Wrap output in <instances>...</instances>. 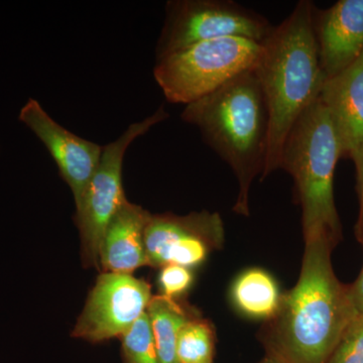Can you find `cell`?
<instances>
[{"instance_id":"ac0fdd59","label":"cell","mask_w":363,"mask_h":363,"mask_svg":"<svg viewBox=\"0 0 363 363\" xmlns=\"http://www.w3.org/2000/svg\"><path fill=\"white\" fill-rule=\"evenodd\" d=\"M327 363H363V314L348 325Z\"/></svg>"},{"instance_id":"9c48e42d","label":"cell","mask_w":363,"mask_h":363,"mask_svg":"<svg viewBox=\"0 0 363 363\" xmlns=\"http://www.w3.org/2000/svg\"><path fill=\"white\" fill-rule=\"evenodd\" d=\"M152 298L150 284L143 279L131 274L102 272L72 336L92 343L121 338L147 312Z\"/></svg>"},{"instance_id":"9a60e30c","label":"cell","mask_w":363,"mask_h":363,"mask_svg":"<svg viewBox=\"0 0 363 363\" xmlns=\"http://www.w3.org/2000/svg\"><path fill=\"white\" fill-rule=\"evenodd\" d=\"M150 328L161 363H179L177 343L179 333L191 317L174 298L152 296L147 309Z\"/></svg>"},{"instance_id":"8992f818","label":"cell","mask_w":363,"mask_h":363,"mask_svg":"<svg viewBox=\"0 0 363 363\" xmlns=\"http://www.w3.org/2000/svg\"><path fill=\"white\" fill-rule=\"evenodd\" d=\"M164 106L142 121L130 124L123 135L105 145L96 171L76 206L81 257L87 267H99V253L107 226L128 201L124 194L123 164L126 150L136 138L168 118Z\"/></svg>"},{"instance_id":"5b68a950","label":"cell","mask_w":363,"mask_h":363,"mask_svg":"<svg viewBox=\"0 0 363 363\" xmlns=\"http://www.w3.org/2000/svg\"><path fill=\"white\" fill-rule=\"evenodd\" d=\"M262 44L228 37L197 43L157 59L154 77L171 104H191L252 70Z\"/></svg>"},{"instance_id":"e0dca14e","label":"cell","mask_w":363,"mask_h":363,"mask_svg":"<svg viewBox=\"0 0 363 363\" xmlns=\"http://www.w3.org/2000/svg\"><path fill=\"white\" fill-rule=\"evenodd\" d=\"M121 339L123 363H161L147 312Z\"/></svg>"},{"instance_id":"44dd1931","label":"cell","mask_w":363,"mask_h":363,"mask_svg":"<svg viewBox=\"0 0 363 363\" xmlns=\"http://www.w3.org/2000/svg\"><path fill=\"white\" fill-rule=\"evenodd\" d=\"M351 302L357 314H363V267L357 281L350 285Z\"/></svg>"},{"instance_id":"7a4b0ae2","label":"cell","mask_w":363,"mask_h":363,"mask_svg":"<svg viewBox=\"0 0 363 363\" xmlns=\"http://www.w3.org/2000/svg\"><path fill=\"white\" fill-rule=\"evenodd\" d=\"M315 6L301 0L290 16L262 40L253 68L269 116V138L262 179L279 169L281 150L294 124L317 101L327 80L313 25Z\"/></svg>"},{"instance_id":"d6986e66","label":"cell","mask_w":363,"mask_h":363,"mask_svg":"<svg viewBox=\"0 0 363 363\" xmlns=\"http://www.w3.org/2000/svg\"><path fill=\"white\" fill-rule=\"evenodd\" d=\"M193 272L188 267L178 264H168L162 267L159 276V285L162 295L174 298L187 292L192 285Z\"/></svg>"},{"instance_id":"7402d4cb","label":"cell","mask_w":363,"mask_h":363,"mask_svg":"<svg viewBox=\"0 0 363 363\" xmlns=\"http://www.w3.org/2000/svg\"><path fill=\"white\" fill-rule=\"evenodd\" d=\"M259 363H288L286 362L283 358L279 357V355L274 354L272 352H267V355L264 359L262 360Z\"/></svg>"},{"instance_id":"8fae6325","label":"cell","mask_w":363,"mask_h":363,"mask_svg":"<svg viewBox=\"0 0 363 363\" xmlns=\"http://www.w3.org/2000/svg\"><path fill=\"white\" fill-rule=\"evenodd\" d=\"M320 63L326 79L345 70L363 54V0H340L313 18Z\"/></svg>"},{"instance_id":"277c9868","label":"cell","mask_w":363,"mask_h":363,"mask_svg":"<svg viewBox=\"0 0 363 363\" xmlns=\"http://www.w3.org/2000/svg\"><path fill=\"white\" fill-rule=\"evenodd\" d=\"M340 157L342 152L333 123L317 99L294 124L279 162V169L288 172L295 182L305 242L326 240L335 247L342 240L333 187Z\"/></svg>"},{"instance_id":"3957f363","label":"cell","mask_w":363,"mask_h":363,"mask_svg":"<svg viewBox=\"0 0 363 363\" xmlns=\"http://www.w3.org/2000/svg\"><path fill=\"white\" fill-rule=\"evenodd\" d=\"M181 117L233 169L240 184L233 210L248 216L250 187L264 173L269 138V111L253 69L186 105Z\"/></svg>"},{"instance_id":"7c38bea8","label":"cell","mask_w":363,"mask_h":363,"mask_svg":"<svg viewBox=\"0 0 363 363\" xmlns=\"http://www.w3.org/2000/svg\"><path fill=\"white\" fill-rule=\"evenodd\" d=\"M319 101L328 112L342 157L363 147V54L345 70L325 81Z\"/></svg>"},{"instance_id":"6da1fadb","label":"cell","mask_w":363,"mask_h":363,"mask_svg":"<svg viewBox=\"0 0 363 363\" xmlns=\"http://www.w3.org/2000/svg\"><path fill=\"white\" fill-rule=\"evenodd\" d=\"M306 243L298 283L281 297L267 350L288 363H327L355 316L350 286L339 281L326 240Z\"/></svg>"},{"instance_id":"ffe728a7","label":"cell","mask_w":363,"mask_h":363,"mask_svg":"<svg viewBox=\"0 0 363 363\" xmlns=\"http://www.w3.org/2000/svg\"><path fill=\"white\" fill-rule=\"evenodd\" d=\"M357 169V193L359 197V215L355 225V236L363 245V147L352 157Z\"/></svg>"},{"instance_id":"30bf717a","label":"cell","mask_w":363,"mask_h":363,"mask_svg":"<svg viewBox=\"0 0 363 363\" xmlns=\"http://www.w3.org/2000/svg\"><path fill=\"white\" fill-rule=\"evenodd\" d=\"M18 117L47 147L70 187L77 206L96 171L104 147L55 121L37 100H28Z\"/></svg>"},{"instance_id":"52a82bcc","label":"cell","mask_w":363,"mask_h":363,"mask_svg":"<svg viewBox=\"0 0 363 363\" xmlns=\"http://www.w3.org/2000/svg\"><path fill=\"white\" fill-rule=\"evenodd\" d=\"M272 28L264 16L233 0H169L157 43V59L221 38H245L262 43Z\"/></svg>"},{"instance_id":"2e32d148","label":"cell","mask_w":363,"mask_h":363,"mask_svg":"<svg viewBox=\"0 0 363 363\" xmlns=\"http://www.w3.org/2000/svg\"><path fill=\"white\" fill-rule=\"evenodd\" d=\"M214 332L211 325L191 318L182 327L177 343L179 363H212L214 357Z\"/></svg>"},{"instance_id":"5bb4252c","label":"cell","mask_w":363,"mask_h":363,"mask_svg":"<svg viewBox=\"0 0 363 363\" xmlns=\"http://www.w3.org/2000/svg\"><path fill=\"white\" fill-rule=\"evenodd\" d=\"M231 295L236 308L255 319H272L281 302L276 281L260 269L242 272L234 281Z\"/></svg>"},{"instance_id":"4fadbf2b","label":"cell","mask_w":363,"mask_h":363,"mask_svg":"<svg viewBox=\"0 0 363 363\" xmlns=\"http://www.w3.org/2000/svg\"><path fill=\"white\" fill-rule=\"evenodd\" d=\"M150 213L140 205L125 203L107 226L99 253L104 272L131 274L147 266L145 233Z\"/></svg>"},{"instance_id":"ba28073f","label":"cell","mask_w":363,"mask_h":363,"mask_svg":"<svg viewBox=\"0 0 363 363\" xmlns=\"http://www.w3.org/2000/svg\"><path fill=\"white\" fill-rule=\"evenodd\" d=\"M223 241V222L218 213L150 214L145 233L147 266L178 264L193 269Z\"/></svg>"}]
</instances>
